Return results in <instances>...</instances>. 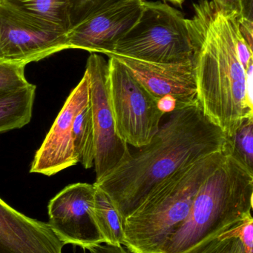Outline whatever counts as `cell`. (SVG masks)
Segmentation results:
<instances>
[{
    "label": "cell",
    "mask_w": 253,
    "mask_h": 253,
    "mask_svg": "<svg viewBox=\"0 0 253 253\" xmlns=\"http://www.w3.org/2000/svg\"><path fill=\"white\" fill-rule=\"evenodd\" d=\"M229 141L199 102L178 108L147 145L94 184L108 196L123 223L156 186L179 169L224 150Z\"/></svg>",
    "instance_id": "cell-1"
},
{
    "label": "cell",
    "mask_w": 253,
    "mask_h": 253,
    "mask_svg": "<svg viewBox=\"0 0 253 253\" xmlns=\"http://www.w3.org/2000/svg\"><path fill=\"white\" fill-rule=\"evenodd\" d=\"M194 8L189 22L196 47L198 102L206 118L230 138L244 120L253 118V105L246 95V72L232 30L233 14L209 0H201Z\"/></svg>",
    "instance_id": "cell-2"
},
{
    "label": "cell",
    "mask_w": 253,
    "mask_h": 253,
    "mask_svg": "<svg viewBox=\"0 0 253 253\" xmlns=\"http://www.w3.org/2000/svg\"><path fill=\"white\" fill-rule=\"evenodd\" d=\"M253 170L233 152L206 178L158 253H199L252 215Z\"/></svg>",
    "instance_id": "cell-3"
},
{
    "label": "cell",
    "mask_w": 253,
    "mask_h": 253,
    "mask_svg": "<svg viewBox=\"0 0 253 253\" xmlns=\"http://www.w3.org/2000/svg\"><path fill=\"white\" fill-rule=\"evenodd\" d=\"M232 148L230 138L224 150L179 169L156 186L123 221L125 248L137 253H158L187 218L201 186L225 160Z\"/></svg>",
    "instance_id": "cell-4"
},
{
    "label": "cell",
    "mask_w": 253,
    "mask_h": 253,
    "mask_svg": "<svg viewBox=\"0 0 253 253\" xmlns=\"http://www.w3.org/2000/svg\"><path fill=\"white\" fill-rule=\"evenodd\" d=\"M195 54L189 19L164 3L144 1L138 20L108 56L177 64L193 62Z\"/></svg>",
    "instance_id": "cell-5"
},
{
    "label": "cell",
    "mask_w": 253,
    "mask_h": 253,
    "mask_svg": "<svg viewBox=\"0 0 253 253\" xmlns=\"http://www.w3.org/2000/svg\"><path fill=\"white\" fill-rule=\"evenodd\" d=\"M108 90L117 134L128 145L140 149L157 133L164 114L157 99L114 56H109Z\"/></svg>",
    "instance_id": "cell-6"
},
{
    "label": "cell",
    "mask_w": 253,
    "mask_h": 253,
    "mask_svg": "<svg viewBox=\"0 0 253 253\" xmlns=\"http://www.w3.org/2000/svg\"><path fill=\"white\" fill-rule=\"evenodd\" d=\"M85 72L89 80V105L95 139L94 166L98 181L124 162L131 153L116 129L108 90V62L92 53Z\"/></svg>",
    "instance_id": "cell-7"
},
{
    "label": "cell",
    "mask_w": 253,
    "mask_h": 253,
    "mask_svg": "<svg viewBox=\"0 0 253 253\" xmlns=\"http://www.w3.org/2000/svg\"><path fill=\"white\" fill-rule=\"evenodd\" d=\"M68 49L67 32L0 0V60L27 65Z\"/></svg>",
    "instance_id": "cell-8"
},
{
    "label": "cell",
    "mask_w": 253,
    "mask_h": 253,
    "mask_svg": "<svg viewBox=\"0 0 253 253\" xmlns=\"http://www.w3.org/2000/svg\"><path fill=\"white\" fill-rule=\"evenodd\" d=\"M95 184L76 183L65 187L48 205L51 230L65 246L89 250L103 245L94 218Z\"/></svg>",
    "instance_id": "cell-9"
},
{
    "label": "cell",
    "mask_w": 253,
    "mask_h": 253,
    "mask_svg": "<svg viewBox=\"0 0 253 253\" xmlns=\"http://www.w3.org/2000/svg\"><path fill=\"white\" fill-rule=\"evenodd\" d=\"M89 103V76L85 72L36 153L30 172L51 176L79 163L73 146V123Z\"/></svg>",
    "instance_id": "cell-10"
},
{
    "label": "cell",
    "mask_w": 253,
    "mask_h": 253,
    "mask_svg": "<svg viewBox=\"0 0 253 253\" xmlns=\"http://www.w3.org/2000/svg\"><path fill=\"white\" fill-rule=\"evenodd\" d=\"M144 0H125L93 13L67 32L69 49L111 54L138 20Z\"/></svg>",
    "instance_id": "cell-11"
},
{
    "label": "cell",
    "mask_w": 253,
    "mask_h": 253,
    "mask_svg": "<svg viewBox=\"0 0 253 253\" xmlns=\"http://www.w3.org/2000/svg\"><path fill=\"white\" fill-rule=\"evenodd\" d=\"M114 56L156 99L173 96L177 101V109L197 103L194 61L177 64L153 63Z\"/></svg>",
    "instance_id": "cell-12"
},
{
    "label": "cell",
    "mask_w": 253,
    "mask_h": 253,
    "mask_svg": "<svg viewBox=\"0 0 253 253\" xmlns=\"http://www.w3.org/2000/svg\"><path fill=\"white\" fill-rule=\"evenodd\" d=\"M48 223L30 218L0 198V253H62Z\"/></svg>",
    "instance_id": "cell-13"
},
{
    "label": "cell",
    "mask_w": 253,
    "mask_h": 253,
    "mask_svg": "<svg viewBox=\"0 0 253 253\" xmlns=\"http://www.w3.org/2000/svg\"><path fill=\"white\" fill-rule=\"evenodd\" d=\"M37 87H24L0 93V133L23 127L31 122Z\"/></svg>",
    "instance_id": "cell-14"
},
{
    "label": "cell",
    "mask_w": 253,
    "mask_h": 253,
    "mask_svg": "<svg viewBox=\"0 0 253 253\" xmlns=\"http://www.w3.org/2000/svg\"><path fill=\"white\" fill-rule=\"evenodd\" d=\"M28 16L68 32L71 28L70 0H1Z\"/></svg>",
    "instance_id": "cell-15"
},
{
    "label": "cell",
    "mask_w": 253,
    "mask_h": 253,
    "mask_svg": "<svg viewBox=\"0 0 253 253\" xmlns=\"http://www.w3.org/2000/svg\"><path fill=\"white\" fill-rule=\"evenodd\" d=\"M93 214L104 244L110 246L124 247V231L121 218L108 196L97 187Z\"/></svg>",
    "instance_id": "cell-16"
},
{
    "label": "cell",
    "mask_w": 253,
    "mask_h": 253,
    "mask_svg": "<svg viewBox=\"0 0 253 253\" xmlns=\"http://www.w3.org/2000/svg\"><path fill=\"white\" fill-rule=\"evenodd\" d=\"M72 140L78 162L86 169L92 168L95 164V139L89 103L74 119Z\"/></svg>",
    "instance_id": "cell-17"
},
{
    "label": "cell",
    "mask_w": 253,
    "mask_h": 253,
    "mask_svg": "<svg viewBox=\"0 0 253 253\" xmlns=\"http://www.w3.org/2000/svg\"><path fill=\"white\" fill-rule=\"evenodd\" d=\"M230 138L235 154L253 170V118L244 120Z\"/></svg>",
    "instance_id": "cell-18"
},
{
    "label": "cell",
    "mask_w": 253,
    "mask_h": 253,
    "mask_svg": "<svg viewBox=\"0 0 253 253\" xmlns=\"http://www.w3.org/2000/svg\"><path fill=\"white\" fill-rule=\"evenodd\" d=\"M25 66L23 63L0 61V93L29 84L25 78Z\"/></svg>",
    "instance_id": "cell-19"
},
{
    "label": "cell",
    "mask_w": 253,
    "mask_h": 253,
    "mask_svg": "<svg viewBox=\"0 0 253 253\" xmlns=\"http://www.w3.org/2000/svg\"><path fill=\"white\" fill-rule=\"evenodd\" d=\"M123 1L125 0H70L71 28L90 15Z\"/></svg>",
    "instance_id": "cell-20"
},
{
    "label": "cell",
    "mask_w": 253,
    "mask_h": 253,
    "mask_svg": "<svg viewBox=\"0 0 253 253\" xmlns=\"http://www.w3.org/2000/svg\"><path fill=\"white\" fill-rule=\"evenodd\" d=\"M199 253H246L243 242L237 234L227 232Z\"/></svg>",
    "instance_id": "cell-21"
},
{
    "label": "cell",
    "mask_w": 253,
    "mask_h": 253,
    "mask_svg": "<svg viewBox=\"0 0 253 253\" xmlns=\"http://www.w3.org/2000/svg\"><path fill=\"white\" fill-rule=\"evenodd\" d=\"M214 4L227 14L236 15L240 18V0H212Z\"/></svg>",
    "instance_id": "cell-22"
},
{
    "label": "cell",
    "mask_w": 253,
    "mask_h": 253,
    "mask_svg": "<svg viewBox=\"0 0 253 253\" xmlns=\"http://www.w3.org/2000/svg\"><path fill=\"white\" fill-rule=\"evenodd\" d=\"M157 105L163 114H171L177 109V101L173 96H165L157 99Z\"/></svg>",
    "instance_id": "cell-23"
},
{
    "label": "cell",
    "mask_w": 253,
    "mask_h": 253,
    "mask_svg": "<svg viewBox=\"0 0 253 253\" xmlns=\"http://www.w3.org/2000/svg\"><path fill=\"white\" fill-rule=\"evenodd\" d=\"M246 95L250 103L253 105V60L250 62L246 71Z\"/></svg>",
    "instance_id": "cell-24"
},
{
    "label": "cell",
    "mask_w": 253,
    "mask_h": 253,
    "mask_svg": "<svg viewBox=\"0 0 253 253\" xmlns=\"http://www.w3.org/2000/svg\"><path fill=\"white\" fill-rule=\"evenodd\" d=\"M241 19L253 22V0H240Z\"/></svg>",
    "instance_id": "cell-25"
},
{
    "label": "cell",
    "mask_w": 253,
    "mask_h": 253,
    "mask_svg": "<svg viewBox=\"0 0 253 253\" xmlns=\"http://www.w3.org/2000/svg\"><path fill=\"white\" fill-rule=\"evenodd\" d=\"M94 248L98 253H137L123 246H110L105 244L98 245Z\"/></svg>",
    "instance_id": "cell-26"
},
{
    "label": "cell",
    "mask_w": 253,
    "mask_h": 253,
    "mask_svg": "<svg viewBox=\"0 0 253 253\" xmlns=\"http://www.w3.org/2000/svg\"><path fill=\"white\" fill-rule=\"evenodd\" d=\"M166 1H170V2L175 4V5L181 6V4L184 3L185 0H166Z\"/></svg>",
    "instance_id": "cell-27"
},
{
    "label": "cell",
    "mask_w": 253,
    "mask_h": 253,
    "mask_svg": "<svg viewBox=\"0 0 253 253\" xmlns=\"http://www.w3.org/2000/svg\"><path fill=\"white\" fill-rule=\"evenodd\" d=\"M88 251H89V253H97V251H95V248H90V249L88 250ZM84 253H86L84 252Z\"/></svg>",
    "instance_id": "cell-28"
},
{
    "label": "cell",
    "mask_w": 253,
    "mask_h": 253,
    "mask_svg": "<svg viewBox=\"0 0 253 253\" xmlns=\"http://www.w3.org/2000/svg\"><path fill=\"white\" fill-rule=\"evenodd\" d=\"M0 61H1V60H0Z\"/></svg>",
    "instance_id": "cell-29"
}]
</instances>
